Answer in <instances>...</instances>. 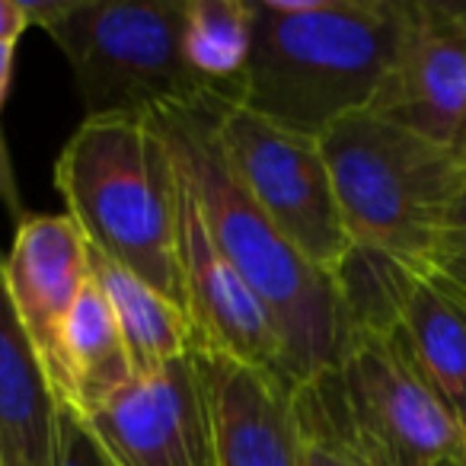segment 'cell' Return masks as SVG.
Segmentation results:
<instances>
[{"label":"cell","instance_id":"cell-1","mask_svg":"<svg viewBox=\"0 0 466 466\" xmlns=\"http://www.w3.org/2000/svg\"><path fill=\"white\" fill-rule=\"evenodd\" d=\"M249 4L253 52L237 103L313 137L374 103L409 23V0Z\"/></svg>","mask_w":466,"mask_h":466},{"label":"cell","instance_id":"cell-2","mask_svg":"<svg viewBox=\"0 0 466 466\" xmlns=\"http://www.w3.org/2000/svg\"><path fill=\"white\" fill-rule=\"evenodd\" d=\"M218 99L195 109L160 112L154 122L167 135L169 150L198 198L214 243L266 304L285 345L288 377L300 387L332 361L345 336L336 275L304 259L227 167L214 131Z\"/></svg>","mask_w":466,"mask_h":466},{"label":"cell","instance_id":"cell-3","mask_svg":"<svg viewBox=\"0 0 466 466\" xmlns=\"http://www.w3.org/2000/svg\"><path fill=\"white\" fill-rule=\"evenodd\" d=\"M55 188L86 247L188 313L179 266V176L154 118H84L55 163Z\"/></svg>","mask_w":466,"mask_h":466},{"label":"cell","instance_id":"cell-4","mask_svg":"<svg viewBox=\"0 0 466 466\" xmlns=\"http://www.w3.org/2000/svg\"><path fill=\"white\" fill-rule=\"evenodd\" d=\"M294 409L358 466H466L463 425L396 329L345 326L332 361L294 387Z\"/></svg>","mask_w":466,"mask_h":466},{"label":"cell","instance_id":"cell-5","mask_svg":"<svg viewBox=\"0 0 466 466\" xmlns=\"http://www.w3.org/2000/svg\"><path fill=\"white\" fill-rule=\"evenodd\" d=\"M182 4L186 0H23V10L29 26L46 29L65 52L86 118H154L220 96L186 61Z\"/></svg>","mask_w":466,"mask_h":466},{"label":"cell","instance_id":"cell-6","mask_svg":"<svg viewBox=\"0 0 466 466\" xmlns=\"http://www.w3.org/2000/svg\"><path fill=\"white\" fill-rule=\"evenodd\" d=\"M319 147L351 243L428 266L466 163L374 109L336 118Z\"/></svg>","mask_w":466,"mask_h":466},{"label":"cell","instance_id":"cell-7","mask_svg":"<svg viewBox=\"0 0 466 466\" xmlns=\"http://www.w3.org/2000/svg\"><path fill=\"white\" fill-rule=\"evenodd\" d=\"M214 131L227 167L259 211L304 259L336 275L351 237L319 137L272 122L237 99L214 103Z\"/></svg>","mask_w":466,"mask_h":466},{"label":"cell","instance_id":"cell-8","mask_svg":"<svg viewBox=\"0 0 466 466\" xmlns=\"http://www.w3.org/2000/svg\"><path fill=\"white\" fill-rule=\"evenodd\" d=\"M345 326L396 329L466 425V288L434 266L351 243L336 268Z\"/></svg>","mask_w":466,"mask_h":466},{"label":"cell","instance_id":"cell-9","mask_svg":"<svg viewBox=\"0 0 466 466\" xmlns=\"http://www.w3.org/2000/svg\"><path fill=\"white\" fill-rule=\"evenodd\" d=\"M84 421L112 466H218L195 349L154 374H135Z\"/></svg>","mask_w":466,"mask_h":466},{"label":"cell","instance_id":"cell-10","mask_svg":"<svg viewBox=\"0 0 466 466\" xmlns=\"http://www.w3.org/2000/svg\"><path fill=\"white\" fill-rule=\"evenodd\" d=\"M176 176H179V266L195 332L201 342L291 383L285 345L266 304L256 298L253 288L214 243L198 198L179 163H176Z\"/></svg>","mask_w":466,"mask_h":466},{"label":"cell","instance_id":"cell-11","mask_svg":"<svg viewBox=\"0 0 466 466\" xmlns=\"http://www.w3.org/2000/svg\"><path fill=\"white\" fill-rule=\"evenodd\" d=\"M86 281L90 247L67 214H23L16 220L14 247L4 256V285L58 402L65 390L61 339Z\"/></svg>","mask_w":466,"mask_h":466},{"label":"cell","instance_id":"cell-12","mask_svg":"<svg viewBox=\"0 0 466 466\" xmlns=\"http://www.w3.org/2000/svg\"><path fill=\"white\" fill-rule=\"evenodd\" d=\"M214 415L218 466H304L294 383L195 339Z\"/></svg>","mask_w":466,"mask_h":466},{"label":"cell","instance_id":"cell-13","mask_svg":"<svg viewBox=\"0 0 466 466\" xmlns=\"http://www.w3.org/2000/svg\"><path fill=\"white\" fill-rule=\"evenodd\" d=\"M58 412L39 351L10 304L0 253V466H52Z\"/></svg>","mask_w":466,"mask_h":466},{"label":"cell","instance_id":"cell-14","mask_svg":"<svg viewBox=\"0 0 466 466\" xmlns=\"http://www.w3.org/2000/svg\"><path fill=\"white\" fill-rule=\"evenodd\" d=\"M90 279L106 294L135 374H154L195 349V323L182 307L141 281L135 272L90 249Z\"/></svg>","mask_w":466,"mask_h":466},{"label":"cell","instance_id":"cell-15","mask_svg":"<svg viewBox=\"0 0 466 466\" xmlns=\"http://www.w3.org/2000/svg\"><path fill=\"white\" fill-rule=\"evenodd\" d=\"M61 355H65L61 406H71L80 419L106 406L135 377L116 313L93 279L84 285L67 317Z\"/></svg>","mask_w":466,"mask_h":466},{"label":"cell","instance_id":"cell-16","mask_svg":"<svg viewBox=\"0 0 466 466\" xmlns=\"http://www.w3.org/2000/svg\"><path fill=\"white\" fill-rule=\"evenodd\" d=\"M182 52L211 90L237 99L253 52V4L249 0H186L182 4Z\"/></svg>","mask_w":466,"mask_h":466},{"label":"cell","instance_id":"cell-17","mask_svg":"<svg viewBox=\"0 0 466 466\" xmlns=\"http://www.w3.org/2000/svg\"><path fill=\"white\" fill-rule=\"evenodd\" d=\"M428 266H434L438 272H444L447 279H453L457 285L466 288V176L460 186L457 198L447 214V224L441 230V240L434 247V256Z\"/></svg>","mask_w":466,"mask_h":466},{"label":"cell","instance_id":"cell-18","mask_svg":"<svg viewBox=\"0 0 466 466\" xmlns=\"http://www.w3.org/2000/svg\"><path fill=\"white\" fill-rule=\"evenodd\" d=\"M52 466H112L86 421L71 406H61L58 412V447Z\"/></svg>","mask_w":466,"mask_h":466},{"label":"cell","instance_id":"cell-19","mask_svg":"<svg viewBox=\"0 0 466 466\" xmlns=\"http://www.w3.org/2000/svg\"><path fill=\"white\" fill-rule=\"evenodd\" d=\"M29 29L23 0H0V42H20V35Z\"/></svg>","mask_w":466,"mask_h":466},{"label":"cell","instance_id":"cell-20","mask_svg":"<svg viewBox=\"0 0 466 466\" xmlns=\"http://www.w3.org/2000/svg\"><path fill=\"white\" fill-rule=\"evenodd\" d=\"M300 431H304V428H300ZM304 466H358V463L342 457V453L326 444V441L310 438V434L304 431Z\"/></svg>","mask_w":466,"mask_h":466},{"label":"cell","instance_id":"cell-21","mask_svg":"<svg viewBox=\"0 0 466 466\" xmlns=\"http://www.w3.org/2000/svg\"><path fill=\"white\" fill-rule=\"evenodd\" d=\"M0 201L10 208L14 214H20V192H16V176L10 167V154H7V141H4V131H0Z\"/></svg>","mask_w":466,"mask_h":466},{"label":"cell","instance_id":"cell-22","mask_svg":"<svg viewBox=\"0 0 466 466\" xmlns=\"http://www.w3.org/2000/svg\"><path fill=\"white\" fill-rule=\"evenodd\" d=\"M14 58H16L14 42H0V109H4V103H7L10 80H14Z\"/></svg>","mask_w":466,"mask_h":466},{"label":"cell","instance_id":"cell-23","mask_svg":"<svg viewBox=\"0 0 466 466\" xmlns=\"http://www.w3.org/2000/svg\"><path fill=\"white\" fill-rule=\"evenodd\" d=\"M463 463H466V428H463Z\"/></svg>","mask_w":466,"mask_h":466},{"label":"cell","instance_id":"cell-24","mask_svg":"<svg viewBox=\"0 0 466 466\" xmlns=\"http://www.w3.org/2000/svg\"><path fill=\"white\" fill-rule=\"evenodd\" d=\"M463 428H466V425H463Z\"/></svg>","mask_w":466,"mask_h":466}]
</instances>
